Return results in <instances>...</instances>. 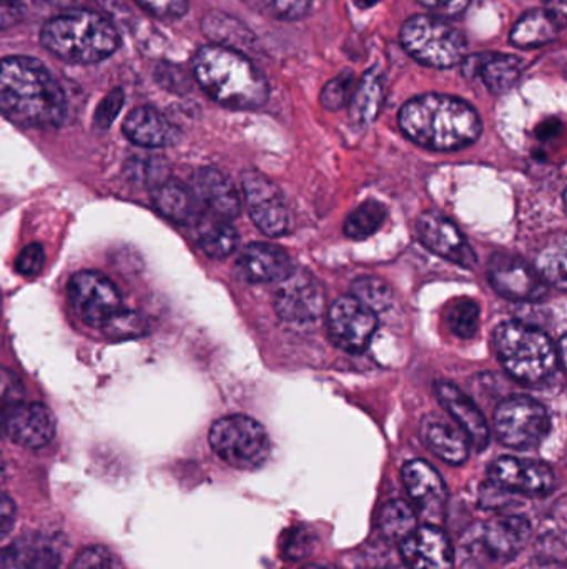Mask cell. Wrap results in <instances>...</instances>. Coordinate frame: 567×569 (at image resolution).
<instances>
[{"label":"cell","mask_w":567,"mask_h":569,"mask_svg":"<svg viewBox=\"0 0 567 569\" xmlns=\"http://www.w3.org/2000/svg\"><path fill=\"white\" fill-rule=\"evenodd\" d=\"M0 112L27 129H53L65 119V93L39 60L6 57L0 60Z\"/></svg>","instance_id":"obj_1"},{"label":"cell","mask_w":567,"mask_h":569,"mask_svg":"<svg viewBox=\"0 0 567 569\" xmlns=\"http://www.w3.org/2000/svg\"><path fill=\"white\" fill-rule=\"evenodd\" d=\"M399 129L416 146L453 152L472 146L482 136L478 112L465 100L445 93H425L399 110Z\"/></svg>","instance_id":"obj_2"},{"label":"cell","mask_w":567,"mask_h":569,"mask_svg":"<svg viewBox=\"0 0 567 569\" xmlns=\"http://www.w3.org/2000/svg\"><path fill=\"white\" fill-rule=\"evenodd\" d=\"M193 73L203 92L226 109L255 110L269 102L265 76L239 50L215 43L200 47L193 57Z\"/></svg>","instance_id":"obj_3"},{"label":"cell","mask_w":567,"mask_h":569,"mask_svg":"<svg viewBox=\"0 0 567 569\" xmlns=\"http://www.w3.org/2000/svg\"><path fill=\"white\" fill-rule=\"evenodd\" d=\"M40 42L63 62L97 63L119 47V32L99 12L70 10L52 17L40 32Z\"/></svg>","instance_id":"obj_4"},{"label":"cell","mask_w":567,"mask_h":569,"mask_svg":"<svg viewBox=\"0 0 567 569\" xmlns=\"http://www.w3.org/2000/svg\"><path fill=\"white\" fill-rule=\"evenodd\" d=\"M495 347L505 370L525 383H539L558 367V351L551 338L531 325L519 321L499 325Z\"/></svg>","instance_id":"obj_5"},{"label":"cell","mask_w":567,"mask_h":569,"mask_svg":"<svg viewBox=\"0 0 567 569\" xmlns=\"http://www.w3.org/2000/svg\"><path fill=\"white\" fill-rule=\"evenodd\" d=\"M529 537L531 525L526 518L503 515L469 528L462 538V550L475 567H502L525 550Z\"/></svg>","instance_id":"obj_6"},{"label":"cell","mask_w":567,"mask_h":569,"mask_svg":"<svg viewBox=\"0 0 567 569\" xmlns=\"http://www.w3.org/2000/svg\"><path fill=\"white\" fill-rule=\"evenodd\" d=\"M399 42L422 66L452 69L465 60V33L436 16H413L403 23Z\"/></svg>","instance_id":"obj_7"},{"label":"cell","mask_w":567,"mask_h":569,"mask_svg":"<svg viewBox=\"0 0 567 569\" xmlns=\"http://www.w3.org/2000/svg\"><path fill=\"white\" fill-rule=\"evenodd\" d=\"M209 441L216 457L236 470H256L270 457L265 428L245 415L216 420L210 428Z\"/></svg>","instance_id":"obj_8"},{"label":"cell","mask_w":567,"mask_h":569,"mask_svg":"<svg viewBox=\"0 0 567 569\" xmlns=\"http://www.w3.org/2000/svg\"><path fill=\"white\" fill-rule=\"evenodd\" d=\"M495 430L505 447L529 450L546 440L551 418L535 398L509 397L496 407Z\"/></svg>","instance_id":"obj_9"},{"label":"cell","mask_w":567,"mask_h":569,"mask_svg":"<svg viewBox=\"0 0 567 569\" xmlns=\"http://www.w3.org/2000/svg\"><path fill=\"white\" fill-rule=\"evenodd\" d=\"M275 291L276 313L295 330H312L326 311V291L306 270H292Z\"/></svg>","instance_id":"obj_10"},{"label":"cell","mask_w":567,"mask_h":569,"mask_svg":"<svg viewBox=\"0 0 567 569\" xmlns=\"http://www.w3.org/2000/svg\"><path fill=\"white\" fill-rule=\"evenodd\" d=\"M67 291L73 313L90 327L103 328L123 310L122 295L102 273H75Z\"/></svg>","instance_id":"obj_11"},{"label":"cell","mask_w":567,"mask_h":569,"mask_svg":"<svg viewBox=\"0 0 567 569\" xmlns=\"http://www.w3.org/2000/svg\"><path fill=\"white\" fill-rule=\"evenodd\" d=\"M243 196L253 223L269 237H283L292 229V216L279 187L263 173L250 170L242 177Z\"/></svg>","instance_id":"obj_12"},{"label":"cell","mask_w":567,"mask_h":569,"mask_svg":"<svg viewBox=\"0 0 567 569\" xmlns=\"http://www.w3.org/2000/svg\"><path fill=\"white\" fill-rule=\"evenodd\" d=\"M489 483L513 495L545 498L555 491L556 475L549 465L526 458L502 457L489 467Z\"/></svg>","instance_id":"obj_13"},{"label":"cell","mask_w":567,"mask_h":569,"mask_svg":"<svg viewBox=\"0 0 567 569\" xmlns=\"http://www.w3.org/2000/svg\"><path fill=\"white\" fill-rule=\"evenodd\" d=\"M378 328V315L360 303L355 297H342L328 311V330L343 350L358 353L365 350Z\"/></svg>","instance_id":"obj_14"},{"label":"cell","mask_w":567,"mask_h":569,"mask_svg":"<svg viewBox=\"0 0 567 569\" xmlns=\"http://www.w3.org/2000/svg\"><path fill=\"white\" fill-rule=\"evenodd\" d=\"M488 279L508 300L539 301L548 295V283L535 267L519 257L495 253L489 260Z\"/></svg>","instance_id":"obj_15"},{"label":"cell","mask_w":567,"mask_h":569,"mask_svg":"<svg viewBox=\"0 0 567 569\" xmlns=\"http://www.w3.org/2000/svg\"><path fill=\"white\" fill-rule=\"evenodd\" d=\"M416 229L426 249L456 266L475 269L478 262L475 250L452 220L438 212H425L419 216Z\"/></svg>","instance_id":"obj_16"},{"label":"cell","mask_w":567,"mask_h":569,"mask_svg":"<svg viewBox=\"0 0 567 569\" xmlns=\"http://www.w3.org/2000/svg\"><path fill=\"white\" fill-rule=\"evenodd\" d=\"M525 62L512 53L479 52L465 57L462 73L468 80H482L496 96L509 92L522 79Z\"/></svg>","instance_id":"obj_17"},{"label":"cell","mask_w":567,"mask_h":569,"mask_svg":"<svg viewBox=\"0 0 567 569\" xmlns=\"http://www.w3.org/2000/svg\"><path fill=\"white\" fill-rule=\"evenodd\" d=\"M402 557L409 569H453L455 550L445 531L433 525L416 528L402 541Z\"/></svg>","instance_id":"obj_18"},{"label":"cell","mask_w":567,"mask_h":569,"mask_svg":"<svg viewBox=\"0 0 567 569\" xmlns=\"http://www.w3.org/2000/svg\"><path fill=\"white\" fill-rule=\"evenodd\" d=\"M6 435L20 447L39 450L55 437V418L45 405L20 401L7 418Z\"/></svg>","instance_id":"obj_19"},{"label":"cell","mask_w":567,"mask_h":569,"mask_svg":"<svg viewBox=\"0 0 567 569\" xmlns=\"http://www.w3.org/2000/svg\"><path fill=\"white\" fill-rule=\"evenodd\" d=\"M435 393L439 403L462 428L469 445L478 451L485 450L489 445V428L485 415L476 407L475 401L449 381H436Z\"/></svg>","instance_id":"obj_20"},{"label":"cell","mask_w":567,"mask_h":569,"mask_svg":"<svg viewBox=\"0 0 567 569\" xmlns=\"http://www.w3.org/2000/svg\"><path fill=\"white\" fill-rule=\"evenodd\" d=\"M403 483L413 503L423 515L438 517L446 505V485L442 475L423 460H413L403 468Z\"/></svg>","instance_id":"obj_21"},{"label":"cell","mask_w":567,"mask_h":569,"mask_svg":"<svg viewBox=\"0 0 567 569\" xmlns=\"http://www.w3.org/2000/svg\"><path fill=\"white\" fill-rule=\"evenodd\" d=\"M196 202L205 206L209 213L222 219H235L240 213V197L232 180L216 169L196 170L192 179Z\"/></svg>","instance_id":"obj_22"},{"label":"cell","mask_w":567,"mask_h":569,"mask_svg":"<svg viewBox=\"0 0 567 569\" xmlns=\"http://www.w3.org/2000/svg\"><path fill=\"white\" fill-rule=\"evenodd\" d=\"M123 133L130 142L145 149H163L179 142L180 130L162 112L139 107L123 120Z\"/></svg>","instance_id":"obj_23"},{"label":"cell","mask_w":567,"mask_h":569,"mask_svg":"<svg viewBox=\"0 0 567 569\" xmlns=\"http://www.w3.org/2000/svg\"><path fill=\"white\" fill-rule=\"evenodd\" d=\"M236 272L250 283H279L292 272V262L279 247L253 243L240 256Z\"/></svg>","instance_id":"obj_24"},{"label":"cell","mask_w":567,"mask_h":569,"mask_svg":"<svg viewBox=\"0 0 567 569\" xmlns=\"http://www.w3.org/2000/svg\"><path fill=\"white\" fill-rule=\"evenodd\" d=\"M422 437L426 447L446 463H466L472 451L468 438L463 433L462 428L448 423L442 417L428 415L422 423Z\"/></svg>","instance_id":"obj_25"},{"label":"cell","mask_w":567,"mask_h":569,"mask_svg":"<svg viewBox=\"0 0 567 569\" xmlns=\"http://www.w3.org/2000/svg\"><path fill=\"white\" fill-rule=\"evenodd\" d=\"M59 563L55 545L39 535L20 538L0 550V569H57Z\"/></svg>","instance_id":"obj_26"},{"label":"cell","mask_w":567,"mask_h":569,"mask_svg":"<svg viewBox=\"0 0 567 569\" xmlns=\"http://www.w3.org/2000/svg\"><path fill=\"white\" fill-rule=\"evenodd\" d=\"M561 30V23L548 9H533L515 23L509 39L518 49H536L558 39Z\"/></svg>","instance_id":"obj_27"},{"label":"cell","mask_w":567,"mask_h":569,"mask_svg":"<svg viewBox=\"0 0 567 569\" xmlns=\"http://www.w3.org/2000/svg\"><path fill=\"white\" fill-rule=\"evenodd\" d=\"M152 202L165 219L176 223H189L196 219V202L192 189L179 180L166 179L152 189Z\"/></svg>","instance_id":"obj_28"},{"label":"cell","mask_w":567,"mask_h":569,"mask_svg":"<svg viewBox=\"0 0 567 569\" xmlns=\"http://www.w3.org/2000/svg\"><path fill=\"white\" fill-rule=\"evenodd\" d=\"M196 243L212 259H225L232 256L239 243V236L232 223L222 217L206 213L195 222Z\"/></svg>","instance_id":"obj_29"},{"label":"cell","mask_w":567,"mask_h":569,"mask_svg":"<svg viewBox=\"0 0 567 569\" xmlns=\"http://www.w3.org/2000/svg\"><path fill=\"white\" fill-rule=\"evenodd\" d=\"M383 80L376 70L366 72L358 83H355L352 99H350V116L360 126L375 122L382 110Z\"/></svg>","instance_id":"obj_30"},{"label":"cell","mask_w":567,"mask_h":569,"mask_svg":"<svg viewBox=\"0 0 567 569\" xmlns=\"http://www.w3.org/2000/svg\"><path fill=\"white\" fill-rule=\"evenodd\" d=\"M203 30L206 36L212 37L215 46L226 47V49L240 50V47H249L255 37L239 20L223 13H210L203 20Z\"/></svg>","instance_id":"obj_31"},{"label":"cell","mask_w":567,"mask_h":569,"mask_svg":"<svg viewBox=\"0 0 567 569\" xmlns=\"http://www.w3.org/2000/svg\"><path fill=\"white\" fill-rule=\"evenodd\" d=\"M418 518L416 511L406 501H389L379 515V528L388 540L403 541L416 530Z\"/></svg>","instance_id":"obj_32"},{"label":"cell","mask_w":567,"mask_h":569,"mask_svg":"<svg viewBox=\"0 0 567 569\" xmlns=\"http://www.w3.org/2000/svg\"><path fill=\"white\" fill-rule=\"evenodd\" d=\"M388 210L376 200L362 203L355 212L350 213L345 222V233L350 239L363 240L378 232L385 223Z\"/></svg>","instance_id":"obj_33"},{"label":"cell","mask_w":567,"mask_h":569,"mask_svg":"<svg viewBox=\"0 0 567 569\" xmlns=\"http://www.w3.org/2000/svg\"><path fill=\"white\" fill-rule=\"evenodd\" d=\"M352 290V297H355L360 303L365 305L369 310L375 311L376 315L392 307V287L378 277H362L353 283Z\"/></svg>","instance_id":"obj_34"},{"label":"cell","mask_w":567,"mask_h":569,"mask_svg":"<svg viewBox=\"0 0 567 569\" xmlns=\"http://www.w3.org/2000/svg\"><path fill=\"white\" fill-rule=\"evenodd\" d=\"M243 2L262 16L285 20V22L303 19L312 6V0H243Z\"/></svg>","instance_id":"obj_35"},{"label":"cell","mask_w":567,"mask_h":569,"mask_svg":"<svg viewBox=\"0 0 567 569\" xmlns=\"http://www.w3.org/2000/svg\"><path fill=\"white\" fill-rule=\"evenodd\" d=\"M539 276L546 280V283L556 284L558 288L566 287V240L565 236H559V242L546 249L539 257Z\"/></svg>","instance_id":"obj_36"},{"label":"cell","mask_w":567,"mask_h":569,"mask_svg":"<svg viewBox=\"0 0 567 569\" xmlns=\"http://www.w3.org/2000/svg\"><path fill=\"white\" fill-rule=\"evenodd\" d=\"M448 327L462 340H472L478 333L479 307L473 300L458 301L449 310Z\"/></svg>","instance_id":"obj_37"},{"label":"cell","mask_w":567,"mask_h":569,"mask_svg":"<svg viewBox=\"0 0 567 569\" xmlns=\"http://www.w3.org/2000/svg\"><path fill=\"white\" fill-rule=\"evenodd\" d=\"M353 89H355V76H353L352 70H345V72L340 73L338 77L330 80V82L323 87L320 102H322V106L325 107L326 110L336 112V110L348 106Z\"/></svg>","instance_id":"obj_38"},{"label":"cell","mask_w":567,"mask_h":569,"mask_svg":"<svg viewBox=\"0 0 567 569\" xmlns=\"http://www.w3.org/2000/svg\"><path fill=\"white\" fill-rule=\"evenodd\" d=\"M126 172H129L130 180L142 186L152 187L155 189L160 183L165 182L169 177V169L163 166L162 160L155 157H143V159H132L126 163Z\"/></svg>","instance_id":"obj_39"},{"label":"cell","mask_w":567,"mask_h":569,"mask_svg":"<svg viewBox=\"0 0 567 569\" xmlns=\"http://www.w3.org/2000/svg\"><path fill=\"white\" fill-rule=\"evenodd\" d=\"M23 387L19 377L9 370H0V437L6 435V421L10 411L22 401Z\"/></svg>","instance_id":"obj_40"},{"label":"cell","mask_w":567,"mask_h":569,"mask_svg":"<svg viewBox=\"0 0 567 569\" xmlns=\"http://www.w3.org/2000/svg\"><path fill=\"white\" fill-rule=\"evenodd\" d=\"M70 569H125L119 555L105 547H89L80 551Z\"/></svg>","instance_id":"obj_41"},{"label":"cell","mask_w":567,"mask_h":569,"mask_svg":"<svg viewBox=\"0 0 567 569\" xmlns=\"http://www.w3.org/2000/svg\"><path fill=\"white\" fill-rule=\"evenodd\" d=\"M102 330L110 338L139 337L145 330V323H143L142 317L136 315L135 311L122 310Z\"/></svg>","instance_id":"obj_42"},{"label":"cell","mask_w":567,"mask_h":569,"mask_svg":"<svg viewBox=\"0 0 567 569\" xmlns=\"http://www.w3.org/2000/svg\"><path fill=\"white\" fill-rule=\"evenodd\" d=\"M142 9L156 19L176 20L185 16L189 0H135Z\"/></svg>","instance_id":"obj_43"},{"label":"cell","mask_w":567,"mask_h":569,"mask_svg":"<svg viewBox=\"0 0 567 569\" xmlns=\"http://www.w3.org/2000/svg\"><path fill=\"white\" fill-rule=\"evenodd\" d=\"M43 263H45L43 247L39 243H32V246H27L17 257L16 269L20 276L37 277L42 272Z\"/></svg>","instance_id":"obj_44"},{"label":"cell","mask_w":567,"mask_h":569,"mask_svg":"<svg viewBox=\"0 0 567 569\" xmlns=\"http://www.w3.org/2000/svg\"><path fill=\"white\" fill-rule=\"evenodd\" d=\"M425 9L432 10L436 17H459L468 9L472 0H416Z\"/></svg>","instance_id":"obj_45"},{"label":"cell","mask_w":567,"mask_h":569,"mask_svg":"<svg viewBox=\"0 0 567 569\" xmlns=\"http://www.w3.org/2000/svg\"><path fill=\"white\" fill-rule=\"evenodd\" d=\"M123 106V93L120 90H115V92L110 93L102 103H100L99 110L95 113V123L102 129L109 127L110 123L113 122L117 116H119V110L122 109Z\"/></svg>","instance_id":"obj_46"},{"label":"cell","mask_w":567,"mask_h":569,"mask_svg":"<svg viewBox=\"0 0 567 569\" xmlns=\"http://www.w3.org/2000/svg\"><path fill=\"white\" fill-rule=\"evenodd\" d=\"M22 0H0V32L12 29L13 26H17L22 20Z\"/></svg>","instance_id":"obj_47"},{"label":"cell","mask_w":567,"mask_h":569,"mask_svg":"<svg viewBox=\"0 0 567 569\" xmlns=\"http://www.w3.org/2000/svg\"><path fill=\"white\" fill-rule=\"evenodd\" d=\"M17 507L12 498L0 491V541L12 531L16 523Z\"/></svg>","instance_id":"obj_48"},{"label":"cell","mask_w":567,"mask_h":569,"mask_svg":"<svg viewBox=\"0 0 567 569\" xmlns=\"http://www.w3.org/2000/svg\"><path fill=\"white\" fill-rule=\"evenodd\" d=\"M546 9L559 20L563 27L566 26V0H548Z\"/></svg>","instance_id":"obj_49"},{"label":"cell","mask_w":567,"mask_h":569,"mask_svg":"<svg viewBox=\"0 0 567 569\" xmlns=\"http://www.w3.org/2000/svg\"><path fill=\"white\" fill-rule=\"evenodd\" d=\"M379 2H382V0H353V3L362 10L373 9V7L378 6Z\"/></svg>","instance_id":"obj_50"},{"label":"cell","mask_w":567,"mask_h":569,"mask_svg":"<svg viewBox=\"0 0 567 569\" xmlns=\"http://www.w3.org/2000/svg\"><path fill=\"white\" fill-rule=\"evenodd\" d=\"M3 478H6V463H3L2 455H0V485H2Z\"/></svg>","instance_id":"obj_51"},{"label":"cell","mask_w":567,"mask_h":569,"mask_svg":"<svg viewBox=\"0 0 567 569\" xmlns=\"http://www.w3.org/2000/svg\"><path fill=\"white\" fill-rule=\"evenodd\" d=\"M302 569H336V568L328 567V565H308V567H303Z\"/></svg>","instance_id":"obj_52"}]
</instances>
